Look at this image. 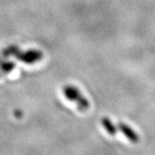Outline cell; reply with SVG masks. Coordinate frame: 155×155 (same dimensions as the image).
<instances>
[{
  "label": "cell",
  "mask_w": 155,
  "mask_h": 155,
  "mask_svg": "<svg viewBox=\"0 0 155 155\" xmlns=\"http://www.w3.org/2000/svg\"><path fill=\"white\" fill-rule=\"evenodd\" d=\"M101 124L104 126V128L106 129V131L108 133L109 135L114 136L116 133H117V127L114 125V124L112 123V120H110L107 117H104L101 120Z\"/></svg>",
  "instance_id": "277c9868"
},
{
  "label": "cell",
  "mask_w": 155,
  "mask_h": 155,
  "mask_svg": "<svg viewBox=\"0 0 155 155\" xmlns=\"http://www.w3.org/2000/svg\"><path fill=\"white\" fill-rule=\"evenodd\" d=\"M15 63L12 61H6V60H0V71L3 75L8 74L15 68Z\"/></svg>",
  "instance_id": "5b68a950"
},
{
  "label": "cell",
  "mask_w": 155,
  "mask_h": 155,
  "mask_svg": "<svg viewBox=\"0 0 155 155\" xmlns=\"http://www.w3.org/2000/svg\"><path fill=\"white\" fill-rule=\"evenodd\" d=\"M14 57L26 64H33L43 59V53L38 50H29L26 51H21L20 50Z\"/></svg>",
  "instance_id": "7a4b0ae2"
},
{
  "label": "cell",
  "mask_w": 155,
  "mask_h": 155,
  "mask_svg": "<svg viewBox=\"0 0 155 155\" xmlns=\"http://www.w3.org/2000/svg\"><path fill=\"white\" fill-rule=\"evenodd\" d=\"M63 93L69 101L76 103L79 109L81 111L87 110L90 107V103L88 101V99H86L81 94V93L73 85H65L63 88Z\"/></svg>",
  "instance_id": "6da1fadb"
},
{
  "label": "cell",
  "mask_w": 155,
  "mask_h": 155,
  "mask_svg": "<svg viewBox=\"0 0 155 155\" xmlns=\"http://www.w3.org/2000/svg\"><path fill=\"white\" fill-rule=\"evenodd\" d=\"M2 75H3V74H2V72H1V71H0V77H1Z\"/></svg>",
  "instance_id": "52a82bcc"
},
{
  "label": "cell",
  "mask_w": 155,
  "mask_h": 155,
  "mask_svg": "<svg viewBox=\"0 0 155 155\" xmlns=\"http://www.w3.org/2000/svg\"><path fill=\"white\" fill-rule=\"evenodd\" d=\"M118 128L120 129V131L123 133V134L133 143H137L139 141V137L137 133L133 130L130 126H128L127 124H125L124 123H120L118 124Z\"/></svg>",
  "instance_id": "3957f363"
},
{
  "label": "cell",
  "mask_w": 155,
  "mask_h": 155,
  "mask_svg": "<svg viewBox=\"0 0 155 155\" xmlns=\"http://www.w3.org/2000/svg\"><path fill=\"white\" fill-rule=\"evenodd\" d=\"M19 51H20V49H19L18 46H16V45H10V46L7 47V48L3 51V52H2L3 57L14 56V55H15Z\"/></svg>",
  "instance_id": "8992f818"
}]
</instances>
